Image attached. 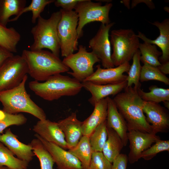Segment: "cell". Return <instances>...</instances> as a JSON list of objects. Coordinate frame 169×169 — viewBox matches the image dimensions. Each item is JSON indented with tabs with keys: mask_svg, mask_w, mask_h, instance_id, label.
Wrapping results in <instances>:
<instances>
[{
	"mask_svg": "<svg viewBox=\"0 0 169 169\" xmlns=\"http://www.w3.org/2000/svg\"><path fill=\"white\" fill-rule=\"evenodd\" d=\"M26 3V0H0V24L7 27L10 17L17 16Z\"/></svg>",
	"mask_w": 169,
	"mask_h": 169,
	"instance_id": "cell-24",
	"label": "cell"
},
{
	"mask_svg": "<svg viewBox=\"0 0 169 169\" xmlns=\"http://www.w3.org/2000/svg\"><path fill=\"white\" fill-rule=\"evenodd\" d=\"M54 0H32L28 6L24 8L17 16L10 19L9 22L16 21L23 13L31 11L32 13L31 22L34 24L36 23L38 18L41 16V13L43 11L46 6L54 3Z\"/></svg>",
	"mask_w": 169,
	"mask_h": 169,
	"instance_id": "cell-33",
	"label": "cell"
},
{
	"mask_svg": "<svg viewBox=\"0 0 169 169\" xmlns=\"http://www.w3.org/2000/svg\"><path fill=\"white\" fill-rule=\"evenodd\" d=\"M157 67L164 74H169V61L161 64V65Z\"/></svg>",
	"mask_w": 169,
	"mask_h": 169,
	"instance_id": "cell-41",
	"label": "cell"
},
{
	"mask_svg": "<svg viewBox=\"0 0 169 169\" xmlns=\"http://www.w3.org/2000/svg\"><path fill=\"white\" fill-rule=\"evenodd\" d=\"M61 18L57 27L62 56L65 57L78 50L77 27L78 18L74 11L60 10Z\"/></svg>",
	"mask_w": 169,
	"mask_h": 169,
	"instance_id": "cell-7",
	"label": "cell"
},
{
	"mask_svg": "<svg viewBox=\"0 0 169 169\" xmlns=\"http://www.w3.org/2000/svg\"><path fill=\"white\" fill-rule=\"evenodd\" d=\"M130 65L126 62L117 67L105 69L100 65L96 66V69L90 77L84 81L90 82L98 84H117L126 81L127 76L124 74L128 72Z\"/></svg>",
	"mask_w": 169,
	"mask_h": 169,
	"instance_id": "cell-13",
	"label": "cell"
},
{
	"mask_svg": "<svg viewBox=\"0 0 169 169\" xmlns=\"http://www.w3.org/2000/svg\"><path fill=\"white\" fill-rule=\"evenodd\" d=\"M21 56L28 68V74L34 80L42 82L54 75L69 71L59 57L43 49L23 50Z\"/></svg>",
	"mask_w": 169,
	"mask_h": 169,
	"instance_id": "cell-2",
	"label": "cell"
},
{
	"mask_svg": "<svg viewBox=\"0 0 169 169\" xmlns=\"http://www.w3.org/2000/svg\"><path fill=\"white\" fill-rule=\"evenodd\" d=\"M68 151L79 160L84 169H89L93 151L89 136H83L77 144Z\"/></svg>",
	"mask_w": 169,
	"mask_h": 169,
	"instance_id": "cell-25",
	"label": "cell"
},
{
	"mask_svg": "<svg viewBox=\"0 0 169 169\" xmlns=\"http://www.w3.org/2000/svg\"><path fill=\"white\" fill-rule=\"evenodd\" d=\"M91 114L82 124L83 136H89L94 130L106 120L107 101L106 98L95 103Z\"/></svg>",
	"mask_w": 169,
	"mask_h": 169,
	"instance_id": "cell-22",
	"label": "cell"
},
{
	"mask_svg": "<svg viewBox=\"0 0 169 169\" xmlns=\"http://www.w3.org/2000/svg\"><path fill=\"white\" fill-rule=\"evenodd\" d=\"M57 122L64 133L68 149L74 147L83 136L82 122L78 119L76 113H72Z\"/></svg>",
	"mask_w": 169,
	"mask_h": 169,
	"instance_id": "cell-20",
	"label": "cell"
},
{
	"mask_svg": "<svg viewBox=\"0 0 169 169\" xmlns=\"http://www.w3.org/2000/svg\"><path fill=\"white\" fill-rule=\"evenodd\" d=\"M128 161L126 155L120 154L112 162L111 169H126Z\"/></svg>",
	"mask_w": 169,
	"mask_h": 169,
	"instance_id": "cell-39",
	"label": "cell"
},
{
	"mask_svg": "<svg viewBox=\"0 0 169 169\" xmlns=\"http://www.w3.org/2000/svg\"><path fill=\"white\" fill-rule=\"evenodd\" d=\"M81 0H56L54 2L55 5L57 7L66 11H72L74 9L76 5Z\"/></svg>",
	"mask_w": 169,
	"mask_h": 169,
	"instance_id": "cell-38",
	"label": "cell"
},
{
	"mask_svg": "<svg viewBox=\"0 0 169 169\" xmlns=\"http://www.w3.org/2000/svg\"><path fill=\"white\" fill-rule=\"evenodd\" d=\"M155 143L143 151L141 158L146 161L151 160L158 153L163 151H169V140H157Z\"/></svg>",
	"mask_w": 169,
	"mask_h": 169,
	"instance_id": "cell-35",
	"label": "cell"
},
{
	"mask_svg": "<svg viewBox=\"0 0 169 169\" xmlns=\"http://www.w3.org/2000/svg\"><path fill=\"white\" fill-rule=\"evenodd\" d=\"M121 2L125 6L128 8L129 9L130 7V0H122Z\"/></svg>",
	"mask_w": 169,
	"mask_h": 169,
	"instance_id": "cell-42",
	"label": "cell"
},
{
	"mask_svg": "<svg viewBox=\"0 0 169 169\" xmlns=\"http://www.w3.org/2000/svg\"><path fill=\"white\" fill-rule=\"evenodd\" d=\"M34 136L50 153L58 169H84L79 160L68 151L47 141L36 134Z\"/></svg>",
	"mask_w": 169,
	"mask_h": 169,
	"instance_id": "cell-15",
	"label": "cell"
},
{
	"mask_svg": "<svg viewBox=\"0 0 169 169\" xmlns=\"http://www.w3.org/2000/svg\"><path fill=\"white\" fill-rule=\"evenodd\" d=\"M127 136L130 142V151L128 159L131 164L137 161L141 158V155L143 151L157 140L160 139L159 136L155 134L132 130L128 131Z\"/></svg>",
	"mask_w": 169,
	"mask_h": 169,
	"instance_id": "cell-12",
	"label": "cell"
},
{
	"mask_svg": "<svg viewBox=\"0 0 169 169\" xmlns=\"http://www.w3.org/2000/svg\"><path fill=\"white\" fill-rule=\"evenodd\" d=\"M13 55V53L0 46V66L7 59Z\"/></svg>",
	"mask_w": 169,
	"mask_h": 169,
	"instance_id": "cell-40",
	"label": "cell"
},
{
	"mask_svg": "<svg viewBox=\"0 0 169 169\" xmlns=\"http://www.w3.org/2000/svg\"><path fill=\"white\" fill-rule=\"evenodd\" d=\"M114 24V22L101 24L96 34L89 41V47L100 60L105 69L115 67L111 59V45L109 38L110 30Z\"/></svg>",
	"mask_w": 169,
	"mask_h": 169,
	"instance_id": "cell-11",
	"label": "cell"
},
{
	"mask_svg": "<svg viewBox=\"0 0 169 169\" xmlns=\"http://www.w3.org/2000/svg\"><path fill=\"white\" fill-rule=\"evenodd\" d=\"M5 113V118L0 121V134L2 133L3 130L10 126L22 125L27 122V118L22 114Z\"/></svg>",
	"mask_w": 169,
	"mask_h": 169,
	"instance_id": "cell-36",
	"label": "cell"
},
{
	"mask_svg": "<svg viewBox=\"0 0 169 169\" xmlns=\"http://www.w3.org/2000/svg\"><path fill=\"white\" fill-rule=\"evenodd\" d=\"M27 79V75L17 87L0 92V102L3 106V110L11 114L27 113L39 120L46 119L44 110L31 99L26 90L25 85Z\"/></svg>",
	"mask_w": 169,
	"mask_h": 169,
	"instance_id": "cell-4",
	"label": "cell"
},
{
	"mask_svg": "<svg viewBox=\"0 0 169 169\" xmlns=\"http://www.w3.org/2000/svg\"><path fill=\"white\" fill-rule=\"evenodd\" d=\"M112 163L102 152L93 151L89 169H111Z\"/></svg>",
	"mask_w": 169,
	"mask_h": 169,
	"instance_id": "cell-37",
	"label": "cell"
},
{
	"mask_svg": "<svg viewBox=\"0 0 169 169\" xmlns=\"http://www.w3.org/2000/svg\"><path fill=\"white\" fill-rule=\"evenodd\" d=\"M151 80L159 81L167 85L169 84V78L162 73L157 67L144 64L142 66L140 82Z\"/></svg>",
	"mask_w": 169,
	"mask_h": 169,
	"instance_id": "cell-34",
	"label": "cell"
},
{
	"mask_svg": "<svg viewBox=\"0 0 169 169\" xmlns=\"http://www.w3.org/2000/svg\"><path fill=\"white\" fill-rule=\"evenodd\" d=\"M149 90V92H145L140 88L137 89L138 93L143 101L159 103L169 100V89L153 85L150 86Z\"/></svg>",
	"mask_w": 169,
	"mask_h": 169,
	"instance_id": "cell-30",
	"label": "cell"
},
{
	"mask_svg": "<svg viewBox=\"0 0 169 169\" xmlns=\"http://www.w3.org/2000/svg\"><path fill=\"white\" fill-rule=\"evenodd\" d=\"M81 83L83 87L90 93L91 96L88 100L93 106L110 95H116L127 86L126 81L113 84H98L88 81H83Z\"/></svg>",
	"mask_w": 169,
	"mask_h": 169,
	"instance_id": "cell-18",
	"label": "cell"
},
{
	"mask_svg": "<svg viewBox=\"0 0 169 169\" xmlns=\"http://www.w3.org/2000/svg\"><path fill=\"white\" fill-rule=\"evenodd\" d=\"M140 53L138 50L132 58V63L128 71L126 79L127 87L132 86L136 89L140 88V77L142 68L140 63Z\"/></svg>",
	"mask_w": 169,
	"mask_h": 169,
	"instance_id": "cell-32",
	"label": "cell"
},
{
	"mask_svg": "<svg viewBox=\"0 0 169 169\" xmlns=\"http://www.w3.org/2000/svg\"><path fill=\"white\" fill-rule=\"evenodd\" d=\"M61 18L59 10L52 13L48 19L41 16L38 18L37 24L31 31L33 38V42L30 47L31 50L47 48L59 57L60 50L57 27Z\"/></svg>",
	"mask_w": 169,
	"mask_h": 169,
	"instance_id": "cell-5",
	"label": "cell"
},
{
	"mask_svg": "<svg viewBox=\"0 0 169 169\" xmlns=\"http://www.w3.org/2000/svg\"><path fill=\"white\" fill-rule=\"evenodd\" d=\"M111 59L115 67L129 62L139 50V38L131 29H119L111 31Z\"/></svg>",
	"mask_w": 169,
	"mask_h": 169,
	"instance_id": "cell-6",
	"label": "cell"
},
{
	"mask_svg": "<svg viewBox=\"0 0 169 169\" xmlns=\"http://www.w3.org/2000/svg\"><path fill=\"white\" fill-rule=\"evenodd\" d=\"M107 101V126L113 129L121 139L124 146L128 141L127 133L128 128L126 121L118 111L113 100L109 97H106Z\"/></svg>",
	"mask_w": 169,
	"mask_h": 169,
	"instance_id": "cell-21",
	"label": "cell"
},
{
	"mask_svg": "<svg viewBox=\"0 0 169 169\" xmlns=\"http://www.w3.org/2000/svg\"><path fill=\"white\" fill-rule=\"evenodd\" d=\"M112 6L110 3L102 5L100 2L90 0H81L78 3L74 9L78 18L77 29L79 39L82 36L83 28L88 23L99 22L107 24L111 23L109 14Z\"/></svg>",
	"mask_w": 169,
	"mask_h": 169,
	"instance_id": "cell-8",
	"label": "cell"
},
{
	"mask_svg": "<svg viewBox=\"0 0 169 169\" xmlns=\"http://www.w3.org/2000/svg\"><path fill=\"white\" fill-rule=\"evenodd\" d=\"M30 144L34 155L39 160L41 169H55L53 158L41 141L37 138L34 139Z\"/></svg>",
	"mask_w": 169,
	"mask_h": 169,
	"instance_id": "cell-29",
	"label": "cell"
},
{
	"mask_svg": "<svg viewBox=\"0 0 169 169\" xmlns=\"http://www.w3.org/2000/svg\"><path fill=\"white\" fill-rule=\"evenodd\" d=\"M20 33L13 27L0 24V46L13 53L17 52V45L21 39Z\"/></svg>",
	"mask_w": 169,
	"mask_h": 169,
	"instance_id": "cell-26",
	"label": "cell"
},
{
	"mask_svg": "<svg viewBox=\"0 0 169 169\" xmlns=\"http://www.w3.org/2000/svg\"><path fill=\"white\" fill-rule=\"evenodd\" d=\"M0 142L20 160L29 163L34 156L30 144L26 145L19 141L10 128L7 129L4 133L0 134Z\"/></svg>",
	"mask_w": 169,
	"mask_h": 169,
	"instance_id": "cell-19",
	"label": "cell"
},
{
	"mask_svg": "<svg viewBox=\"0 0 169 169\" xmlns=\"http://www.w3.org/2000/svg\"><path fill=\"white\" fill-rule=\"evenodd\" d=\"M33 130L47 141L55 144L65 150L68 149L64 135L58 122L47 119L39 120L34 125Z\"/></svg>",
	"mask_w": 169,
	"mask_h": 169,
	"instance_id": "cell-16",
	"label": "cell"
},
{
	"mask_svg": "<svg viewBox=\"0 0 169 169\" xmlns=\"http://www.w3.org/2000/svg\"><path fill=\"white\" fill-rule=\"evenodd\" d=\"M139 50L140 53V60L143 64L156 67L161 65L159 58L162 53L157 49L156 45L146 42L140 43Z\"/></svg>",
	"mask_w": 169,
	"mask_h": 169,
	"instance_id": "cell-27",
	"label": "cell"
},
{
	"mask_svg": "<svg viewBox=\"0 0 169 169\" xmlns=\"http://www.w3.org/2000/svg\"><path fill=\"white\" fill-rule=\"evenodd\" d=\"M27 64L21 55H13L0 66V92L15 88L28 74Z\"/></svg>",
	"mask_w": 169,
	"mask_h": 169,
	"instance_id": "cell-10",
	"label": "cell"
},
{
	"mask_svg": "<svg viewBox=\"0 0 169 169\" xmlns=\"http://www.w3.org/2000/svg\"><path fill=\"white\" fill-rule=\"evenodd\" d=\"M0 169H10L5 166H0Z\"/></svg>",
	"mask_w": 169,
	"mask_h": 169,
	"instance_id": "cell-45",
	"label": "cell"
},
{
	"mask_svg": "<svg viewBox=\"0 0 169 169\" xmlns=\"http://www.w3.org/2000/svg\"><path fill=\"white\" fill-rule=\"evenodd\" d=\"M28 87L36 95L49 101L64 96H74L83 88L81 82L61 74L52 75L44 82L31 81Z\"/></svg>",
	"mask_w": 169,
	"mask_h": 169,
	"instance_id": "cell-3",
	"label": "cell"
},
{
	"mask_svg": "<svg viewBox=\"0 0 169 169\" xmlns=\"http://www.w3.org/2000/svg\"><path fill=\"white\" fill-rule=\"evenodd\" d=\"M164 107L167 109H169V100H166L163 102Z\"/></svg>",
	"mask_w": 169,
	"mask_h": 169,
	"instance_id": "cell-44",
	"label": "cell"
},
{
	"mask_svg": "<svg viewBox=\"0 0 169 169\" xmlns=\"http://www.w3.org/2000/svg\"><path fill=\"white\" fill-rule=\"evenodd\" d=\"M14 155L0 142V166H5L10 169H27L29 162L15 157Z\"/></svg>",
	"mask_w": 169,
	"mask_h": 169,
	"instance_id": "cell-28",
	"label": "cell"
},
{
	"mask_svg": "<svg viewBox=\"0 0 169 169\" xmlns=\"http://www.w3.org/2000/svg\"><path fill=\"white\" fill-rule=\"evenodd\" d=\"M142 109L147 121L151 124L154 133L168 132L169 113L167 110L159 103L143 101Z\"/></svg>",
	"mask_w": 169,
	"mask_h": 169,
	"instance_id": "cell-14",
	"label": "cell"
},
{
	"mask_svg": "<svg viewBox=\"0 0 169 169\" xmlns=\"http://www.w3.org/2000/svg\"><path fill=\"white\" fill-rule=\"evenodd\" d=\"M78 52L64 57L62 62L72 72L67 73L82 82L94 72L93 66L100 60L92 52H89L85 46L80 45Z\"/></svg>",
	"mask_w": 169,
	"mask_h": 169,
	"instance_id": "cell-9",
	"label": "cell"
},
{
	"mask_svg": "<svg viewBox=\"0 0 169 169\" xmlns=\"http://www.w3.org/2000/svg\"><path fill=\"white\" fill-rule=\"evenodd\" d=\"M107 138L102 152L107 160L112 163L120 154L124 146L121 139L113 129L107 126Z\"/></svg>",
	"mask_w": 169,
	"mask_h": 169,
	"instance_id": "cell-23",
	"label": "cell"
},
{
	"mask_svg": "<svg viewBox=\"0 0 169 169\" xmlns=\"http://www.w3.org/2000/svg\"><path fill=\"white\" fill-rule=\"evenodd\" d=\"M6 116V113L3 110H0V121L4 119Z\"/></svg>",
	"mask_w": 169,
	"mask_h": 169,
	"instance_id": "cell-43",
	"label": "cell"
},
{
	"mask_svg": "<svg viewBox=\"0 0 169 169\" xmlns=\"http://www.w3.org/2000/svg\"><path fill=\"white\" fill-rule=\"evenodd\" d=\"M107 136L106 120L98 125L89 136L90 144L93 151L102 152Z\"/></svg>",
	"mask_w": 169,
	"mask_h": 169,
	"instance_id": "cell-31",
	"label": "cell"
},
{
	"mask_svg": "<svg viewBox=\"0 0 169 169\" xmlns=\"http://www.w3.org/2000/svg\"><path fill=\"white\" fill-rule=\"evenodd\" d=\"M150 23L159 29V36L155 40H151L139 31L137 36L144 42L157 45L161 49L162 54L159 58L161 64L169 61V19H165L161 22L156 21Z\"/></svg>",
	"mask_w": 169,
	"mask_h": 169,
	"instance_id": "cell-17",
	"label": "cell"
},
{
	"mask_svg": "<svg viewBox=\"0 0 169 169\" xmlns=\"http://www.w3.org/2000/svg\"><path fill=\"white\" fill-rule=\"evenodd\" d=\"M118 110L126 122L128 131L135 130L153 133L151 126L146 120L142 109L143 100L137 89L127 87L113 99Z\"/></svg>",
	"mask_w": 169,
	"mask_h": 169,
	"instance_id": "cell-1",
	"label": "cell"
}]
</instances>
